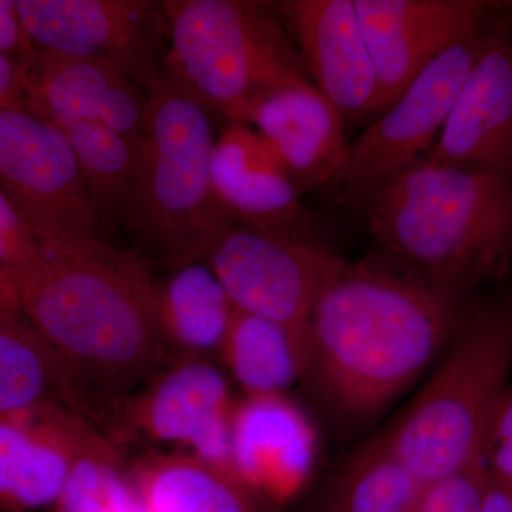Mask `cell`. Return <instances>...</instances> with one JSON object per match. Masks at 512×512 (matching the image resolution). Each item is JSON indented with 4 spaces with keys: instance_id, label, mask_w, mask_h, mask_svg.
Here are the masks:
<instances>
[{
    "instance_id": "20",
    "label": "cell",
    "mask_w": 512,
    "mask_h": 512,
    "mask_svg": "<svg viewBox=\"0 0 512 512\" xmlns=\"http://www.w3.org/2000/svg\"><path fill=\"white\" fill-rule=\"evenodd\" d=\"M19 64L26 110L52 126L100 123L110 94L133 79L120 63L107 57L33 49Z\"/></svg>"
},
{
    "instance_id": "17",
    "label": "cell",
    "mask_w": 512,
    "mask_h": 512,
    "mask_svg": "<svg viewBox=\"0 0 512 512\" xmlns=\"http://www.w3.org/2000/svg\"><path fill=\"white\" fill-rule=\"evenodd\" d=\"M218 200L235 224L295 232L305 215L301 192L258 131L228 126L212 156Z\"/></svg>"
},
{
    "instance_id": "26",
    "label": "cell",
    "mask_w": 512,
    "mask_h": 512,
    "mask_svg": "<svg viewBox=\"0 0 512 512\" xmlns=\"http://www.w3.org/2000/svg\"><path fill=\"white\" fill-rule=\"evenodd\" d=\"M55 127L72 144L101 217L127 218L136 173L137 143L92 121H73Z\"/></svg>"
},
{
    "instance_id": "33",
    "label": "cell",
    "mask_w": 512,
    "mask_h": 512,
    "mask_svg": "<svg viewBox=\"0 0 512 512\" xmlns=\"http://www.w3.org/2000/svg\"><path fill=\"white\" fill-rule=\"evenodd\" d=\"M488 470L512 488V440L497 444L485 458Z\"/></svg>"
},
{
    "instance_id": "10",
    "label": "cell",
    "mask_w": 512,
    "mask_h": 512,
    "mask_svg": "<svg viewBox=\"0 0 512 512\" xmlns=\"http://www.w3.org/2000/svg\"><path fill=\"white\" fill-rule=\"evenodd\" d=\"M235 402L227 377L217 366L205 357H185L121 404L110 434L119 443L141 436L180 446L232 473Z\"/></svg>"
},
{
    "instance_id": "15",
    "label": "cell",
    "mask_w": 512,
    "mask_h": 512,
    "mask_svg": "<svg viewBox=\"0 0 512 512\" xmlns=\"http://www.w3.org/2000/svg\"><path fill=\"white\" fill-rule=\"evenodd\" d=\"M278 5L319 92L342 117L376 116L379 79L355 0H289Z\"/></svg>"
},
{
    "instance_id": "24",
    "label": "cell",
    "mask_w": 512,
    "mask_h": 512,
    "mask_svg": "<svg viewBox=\"0 0 512 512\" xmlns=\"http://www.w3.org/2000/svg\"><path fill=\"white\" fill-rule=\"evenodd\" d=\"M427 488L379 436L343 464L328 512H420Z\"/></svg>"
},
{
    "instance_id": "28",
    "label": "cell",
    "mask_w": 512,
    "mask_h": 512,
    "mask_svg": "<svg viewBox=\"0 0 512 512\" xmlns=\"http://www.w3.org/2000/svg\"><path fill=\"white\" fill-rule=\"evenodd\" d=\"M32 242V235L19 212L8 195L0 190V274L8 275L10 268L26 254Z\"/></svg>"
},
{
    "instance_id": "6",
    "label": "cell",
    "mask_w": 512,
    "mask_h": 512,
    "mask_svg": "<svg viewBox=\"0 0 512 512\" xmlns=\"http://www.w3.org/2000/svg\"><path fill=\"white\" fill-rule=\"evenodd\" d=\"M163 16L168 76L228 126H247L268 97L312 83L268 3L170 0Z\"/></svg>"
},
{
    "instance_id": "21",
    "label": "cell",
    "mask_w": 512,
    "mask_h": 512,
    "mask_svg": "<svg viewBox=\"0 0 512 512\" xmlns=\"http://www.w3.org/2000/svg\"><path fill=\"white\" fill-rule=\"evenodd\" d=\"M131 481L150 512H264L231 471L188 453H148Z\"/></svg>"
},
{
    "instance_id": "11",
    "label": "cell",
    "mask_w": 512,
    "mask_h": 512,
    "mask_svg": "<svg viewBox=\"0 0 512 512\" xmlns=\"http://www.w3.org/2000/svg\"><path fill=\"white\" fill-rule=\"evenodd\" d=\"M35 49L107 57L147 86L163 72L157 60L163 3L141 0H16Z\"/></svg>"
},
{
    "instance_id": "5",
    "label": "cell",
    "mask_w": 512,
    "mask_h": 512,
    "mask_svg": "<svg viewBox=\"0 0 512 512\" xmlns=\"http://www.w3.org/2000/svg\"><path fill=\"white\" fill-rule=\"evenodd\" d=\"M127 220L168 264L204 261L234 224L215 191L211 113L163 70L147 84Z\"/></svg>"
},
{
    "instance_id": "19",
    "label": "cell",
    "mask_w": 512,
    "mask_h": 512,
    "mask_svg": "<svg viewBox=\"0 0 512 512\" xmlns=\"http://www.w3.org/2000/svg\"><path fill=\"white\" fill-rule=\"evenodd\" d=\"M63 409L101 419L55 349L28 319L0 326V417Z\"/></svg>"
},
{
    "instance_id": "23",
    "label": "cell",
    "mask_w": 512,
    "mask_h": 512,
    "mask_svg": "<svg viewBox=\"0 0 512 512\" xmlns=\"http://www.w3.org/2000/svg\"><path fill=\"white\" fill-rule=\"evenodd\" d=\"M220 356L245 396L285 394L301 382L305 338L272 320L234 308Z\"/></svg>"
},
{
    "instance_id": "16",
    "label": "cell",
    "mask_w": 512,
    "mask_h": 512,
    "mask_svg": "<svg viewBox=\"0 0 512 512\" xmlns=\"http://www.w3.org/2000/svg\"><path fill=\"white\" fill-rule=\"evenodd\" d=\"M92 424L63 409L0 417V512L55 507L77 443Z\"/></svg>"
},
{
    "instance_id": "25",
    "label": "cell",
    "mask_w": 512,
    "mask_h": 512,
    "mask_svg": "<svg viewBox=\"0 0 512 512\" xmlns=\"http://www.w3.org/2000/svg\"><path fill=\"white\" fill-rule=\"evenodd\" d=\"M123 448L96 424L77 443L56 512H134L141 503L124 474Z\"/></svg>"
},
{
    "instance_id": "2",
    "label": "cell",
    "mask_w": 512,
    "mask_h": 512,
    "mask_svg": "<svg viewBox=\"0 0 512 512\" xmlns=\"http://www.w3.org/2000/svg\"><path fill=\"white\" fill-rule=\"evenodd\" d=\"M6 278L101 419L157 375L160 286L137 255L99 234L33 237Z\"/></svg>"
},
{
    "instance_id": "35",
    "label": "cell",
    "mask_w": 512,
    "mask_h": 512,
    "mask_svg": "<svg viewBox=\"0 0 512 512\" xmlns=\"http://www.w3.org/2000/svg\"><path fill=\"white\" fill-rule=\"evenodd\" d=\"M511 491H512V488H511Z\"/></svg>"
},
{
    "instance_id": "32",
    "label": "cell",
    "mask_w": 512,
    "mask_h": 512,
    "mask_svg": "<svg viewBox=\"0 0 512 512\" xmlns=\"http://www.w3.org/2000/svg\"><path fill=\"white\" fill-rule=\"evenodd\" d=\"M512 440V382L508 384L491 421L488 451L497 444ZM487 458V457H485Z\"/></svg>"
},
{
    "instance_id": "4",
    "label": "cell",
    "mask_w": 512,
    "mask_h": 512,
    "mask_svg": "<svg viewBox=\"0 0 512 512\" xmlns=\"http://www.w3.org/2000/svg\"><path fill=\"white\" fill-rule=\"evenodd\" d=\"M511 373L512 286L480 299L436 375L380 439L427 487L485 464Z\"/></svg>"
},
{
    "instance_id": "30",
    "label": "cell",
    "mask_w": 512,
    "mask_h": 512,
    "mask_svg": "<svg viewBox=\"0 0 512 512\" xmlns=\"http://www.w3.org/2000/svg\"><path fill=\"white\" fill-rule=\"evenodd\" d=\"M0 106L26 109L20 64L5 55H0Z\"/></svg>"
},
{
    "instance_id": "9",
    "label": "cell",
    "mask_w": 512,
    "mask_h": 512,
    "mask_svg": "<svg viewBox=\"0 0 512 512\" xmlns=\"http://www.w3.org/2000/svg\"><path fill=\"white\" fill-rule=\"evenodd\" d=\"M0 185L35 238L99 234L72 144L22 107L0 106Z\"/></svg>"
},
{
    "instance_id": "7",
    "label": "cell",
    "mask_w": 512,
    "mask_h": 512,
    "mask_svg": "<svg viewBox=\"0 0 512 512\" xmlns=\"http://www.w3.org/2000/svg\"><path fill=\"white\" fill-rule=\"evenodd\" d=\"M493 15L424 67L396 103L349 143L342 167L326 187L336 200L365 211L394 177L431 150L483 52Z\"/></svg>"
},
{
    "instance_id": "1",
    "label": "cell",
    "mask_w": 512,
    "mask_h": 512,
    "mask_svg": "<svg viewBox=\"0 0 512 512\" xmlns=\"http://www.w3.org/2000/svg\"><path fill=\"white\" fill-rule=\"evenodd\" d=\"M478 302L383 251L345 262L306 326L301 383L332 423L359 429L450 348Z\"/></svg>"
},
{
    "instance_id": "14",
    "label": "cell",
    "mask_w": 512,
    "mask_h": 512,
    "mask_svg": "<svg viewBox=\"0 0 512 512\" xmlns=\"http://www.w3.org/2000/svg\"><path fill=\"white\" fill-rule=\"evenodd\" d=\"M319 437L301 406L285 394L244 396L231 419V468L252 493L284 503L316 466Z\"/></svg>"
},
{
    "instance_id": "18",
    "label": "cell",
    "mask_w": 512,
    "mask_h": 512,
    "mask_svg": "<svg viewBox=\"0 0 512 512\" xmlns=\"http://www.w3.org/2000/svg\"><path fill=\"white\" fill-rule=\"evenodd\" d=\"M252 124L301 194L328 187L348 153L342 114L313 83L268 97Z\"/></svg>"
},
{
    "instance_id": "31",
    "label": "cell",
    "mask_w": 512,
    "mask_h": 512,
    "mask_svg": "<svg viewBox=\"0 0 512 512\" xmlns=\"http://www.w3.org/2000/svg\"><path fill=\"white\" fill-rule=\"evenodd\" d=\"M480 512H512L510 485L491 473L487 467Z\"/></svg>"
},
{
    "instance_id": "27",
    "label": "cell",
    "mask_w": 512,
    "mask_h": 512,
    "mask_svg": "<svg viewBox=\"0 0 512 512\" xmlns=\"http://www.w3.org/2000/svg\"><path fill=\"white\" fill-rule=\"evenodd\" d=\"M487 466L480 464L430 485L420 512H480Z\"/></svg>"
},
{
    "instance_id": "34",
    "label": "cell",
    "mask_w": 512,
    "mask_h": 512,
    "mask_svg": "<svg viewBox=\"0 0 512 512\" xmlns=\"http://www.w3.org/2000/svg\"><path fill=\"white\" fill-rule=\"evenodd\" d=\"M18 293L5 275L0 274V326L23 318Z\"/></svg>"
},
{
    "instance_id": "13",
    "label": "cell",
    "mask_w": 512,
    "mask_h": 512,
    "mask_svg": "<svg viewBox=\"0 0 512 512\" xmlns=\"http://www.w3.org/2000/svg\"><path fill=\"white\" fill-rule=\"evenodd\" d=\"M424 158L512 178V2L491 18L483 52Z\"/></svg>"
},
{
    "instance_id": "29",
    "label": "cell",
    "mask_w": 512,
    "mask_h": 512,
    "mask_svg": "<svg viewBox=\"0 0 512 512\" xmlns=\"http://www.w3.org/2000/svg\"><path fill=\"white\" fill-rule=\"evenodd\" d=\"M33 49L19 18L16 0H0V55L22 62Z\"/></svg>"
},
{
    "instance_id": "8",
    "label": "cell",
    "mask_w": 512,
    "mask_h": 512,
    "mask_svg": "<svg viewBox=\"0 0 512 512\" xmlns=\"http://www.w3.org/2000/svg\"><path fill=\"white\" fill-rule=\"evenodd\" d=\"M204 261L235 309L279 323L301 338L320 295L346 262L295 232L235 222L212 242Z\"/></svg>"
},
{
    "instance_id": "3",
    "label": "cell",
    "mask_w": 512,
    "mask_h": 512,
    "mask_svg": "<svg viewBox=\"0 0 512 512\" xmlns=\"http://www.w3.org/2000/svg\"><path fill=\"white\" fill-rule=\"evenodd\" d=\"M380 251L477 298L512 262V178L417 158L365 208Z\"/></svg>"
},
{
    "instance_id": "12",
    "label": "cell",
    "mask_w": 512,
    "mask_h": 512,
    "mask_svg": "<svg viewBox=\"0 0 512 512\" xmlns=\"http://www.w3.org/2000/svg\"><path fill=\"white\" fill-rule=\"evenodd\" d=\"M379 79L377 114L437 56L476 32L500 8L488 0H355Z\"/></svg>"
},
{
    "instance_id": "22",
    "label": "cell",
    "mask_w": 512,
    "mask_h": 512,
    "mask_svg": "<svg viewBox=\"0 0 512 512\" xmlns=\"http://www.w3.org/2000/svg\"><path fill=\"white\" fill-rule=\"evenodd\" d=\"M234 306L207 264L177 268L160 288L158 318L165 343L183 350L185 357L220 353Z\"/></svg>"
}]
</instances>
